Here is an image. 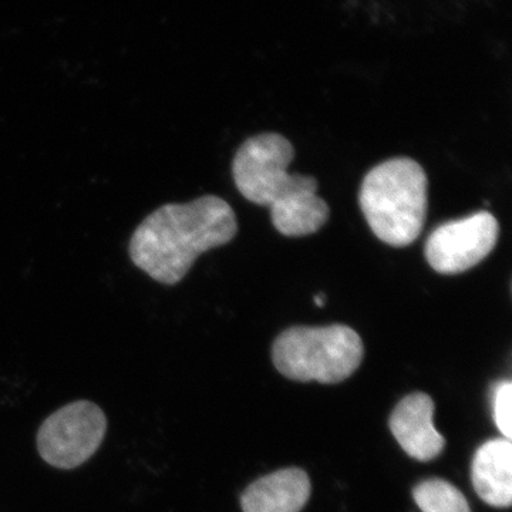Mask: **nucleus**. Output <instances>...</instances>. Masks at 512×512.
Returning a JSON list of instances; mask_svg holds the SVG:
<instances>
[{"mask_svg":"<svg viewBox=\"0 0 512 512\" xmlns=\"http://www.w3.org/2000/svg\"><path fill=\"white\" fill-rule=\"evenodd\" d=\"M238 234L231 205L217 195L165 204L141 222L128 245L131 262L163 285L183 281L198 256Z\"/></svg>","mask_w":512,"mask_h":512,"instance_id":"nucleus-1","label":"nucleus"},{"mask_svg":"<svg viewBox=\"0 0 512 512\" xmlns=\"http://www.w3.org/2000/svg\"><path fill=\"white\" fill-rule=\"evenodd\" d=\"M295 150L288 138L276 133L258 134L238 148L232 177L242 197L271 211L272 225L289 238L308 237L329 220L330 210L318 195V180L291 175Z\"/></svg>","mask_w":512,"mask_h":512,"instance_id":"nucleus-2","label":"nucleus"},{"mask_svg":"<svg viewBox=\"0 0 512 512\" xmlns=\"http://www.w3.org/2000/svg\"><path fill=\"white\" fill-rule=\"evenodd\" d=\"M427 185L426 171L413 158H392L366 174L359 204L380 241L394 248L416 242L426 224Z\"/></svg>","mask_w":512,"mask_h":512,"instance_id":"nucleus-3","label":"nucleus"},{"mask_svg":"<svg viewBox=\"0 0 512 512\" xmlns=\"http://www.w3.org/2000/svg\"><path fill=\"white\" fill-rule=\"evenodd\" d=\"M365 348L359 333L349 326H293L272 346V360L279 373L296 382L335 384L356 372Z\"/></svg>","mask_w":512,"mask_h":512,"instance_id":"nucleus-4","label":"nucleus"},{"mask_svg":"<svg viewBox=\"0 0 512 512\" xmlns=\"http://www.w3.org/2000/svg\"><path fill=\"white\" fill-rule=\"evenodd\" d=\"M106 414L97 404L79 400L47 417L37 433V450L50 466L73 470L94 456L106 436Z\"/></svg>","mask_w":512,"mask_h":512,"instance_id":"nucleus-5","label":"nucleus"},{"mask_svg":"<svg viewBox=\"0 0 512 512\" xmlns=\"http://www.w3.org/2000/svg\"><path fill=\"white\" fill-rule=\"evenodd\" d=\"M498 237L497 218L491 212L478 211L434 229L427 238L424 256L437 274H463L493 252Z\"/></svg>","mask_w":512,"mask_h":512,"instance_id":"nucleus-6","label":"nucleus"},{"mask_svg":"<svg viewBox=\"0 0 512 512\" xmlns=\"http://www.w3.org/2000/svg\"><path fill=\"white\" fill-rule=\"evenodd\" d=\"M433 417L434 402L426 393L404 397L390 416L394 439L416 460H434L446 447V439L434 427Z\"/></svg>","mask_w":512,"mask_h":512,"instance_id":"nucleus-7","label":"nucleus"},{"mask_svg":"<svg viewBox=\"0 0 512 512\" xmlns=\"http://www.w3.org/2000/svg\"><path fill=\"white\" fill-rule=\"evenodd\" d=\"M311 480L301 468L275 471L249 485L241 497L244 512H301L311 497Z\"/></svg>","mask_w":512,"mask_h":512,"instance_id":"nucleus-8","label":"nucleus"},{"mask_svg":"<svg viewBox=\"0 0 512 512\" xmlns=\"http://www.w3.org/2000/svg\"><path fill=\"white\" fill-rule=\"evenodd\" d=\"M471 480L481 500L507 508L512 500V444L507 439L487 441L478 448L471 466Z\"/></svg>","mask_w":512,"mask_h":512,"instance_id":"nucleus-9","label":"nucleus"},{"mask_svg":"<svg viewBox=\"0 0 512 512\" xmlns=\"http://www.w3.org/2000/svg\"><path fill=\"white\" fill-rule=\"evenodd\" d=\"M413 497L423 512H471L463 493L440 478L421 481L414 487Z\"/></svg>","mask_w":512,"mask_h":512,"instance_id":"nucleus-10","label":"nucleus"},{"mask_svg":"<svg viewBox=\"0 0 512 512\" xmlns=\"http://www.w3.org/2000/svg\"><path fill=\"white\" fill-rule=\"evenodd\" d=\"M494 419L498 430L505 439L512 434V384L510 380H501L494 386Z\"/></svg>","mask_w":512,"mask_h":512,"instance_id":"nucleus-11","label":"nucleus"},{"mask_svg":"<svg viewBox=\"0 0 512 512\" xmlns=\"http://www.w3.org/2000/svg\"><path fill=\"white\" fill-rule=\"evenodd\" d=\"M315 303L322 308V306L325 305V295H316Z\"/></svg>","mask_w":512,"mask_h":512,"instance_id":"nucleus-12","label":"nucleus"}]
</instances>
